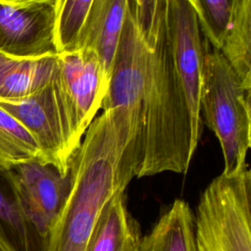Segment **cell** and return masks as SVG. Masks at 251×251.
<instances>
[{"label":"cell","instance_id":"cell-1","mask_svg":"<svg viewBox=\"0 0 251 251\" xmlns=\"http://www.w3.org/2000/svg\"><path fill=\"white\" fill-rule=\"evenodd\" d=\"M142 145L125 107L103 110L85 130L68 167L69 192L47 238V251H84L104 206L137 176Z\"/></svg>","mask_w":251,"mask_h":251},{"label":"cell","instance_id":"cell-2","mask_svg":"<svg viewBox=\"0 0 251 251\" xmlns=\"http://www.w3.org/2000/svg\"><path fill=\"white\" fill-rule=\"evenodd\" d=\"M142 98V160L136 177L185 174L197 148L185 96L175 69L167 0H159L158 21L149 42Z\"/></svg>","mask_w":251,"mask_h":251},{"label":"cell","instance_id":"cell-3","mask_svg":"<svg viewBox=\"0 0 251 251\" xmlns=\"http://www.w3.org/2000/svg\"><path fill=\"white\" fill-rule=\"evenodd\" d=\"M200 87L202 123L216 134L226 175L244 169L251 145V87L244 85L222 52L203 37Z\"/></svg>","mask_w":251,"mask_h":251},{"label":"cell","instance_id":"cell-4","mask_svg":"<svg viewBox=\"0 0 251 251\" xmlns=\"http://www.w3.org/2000/svg\"><path fill=\"white\" fill-rule=\"evenodd\" d=\"M251 172L222 173L206 187L194 218L196 251H251Z\"/></svg>","mask_w":251,"mask_h":251},{"label":"cell","instance_id":"cell-5","mask_svg":"<svg viewBox=\"0 0 251 251\" xmlns=\"http://www.w3.org/2000/svg\"><path fill=\"white\" fill-rule=\"evenodd\" d=\"M109 80L102 62L93 51L78 49L57 53L51 84L72 154L101 109Z\"/></svg>","mask_w":251,"mask_h":251},{"label":"cell","instance_id":"cell-6","mask_svg":"<svg viewBox=\"0 0 251 251\" xmlns=\"http://www.w3.org/2000/svg\"><path fill=\"white\" fill-rule=\"evenodd\" d=\"M3 174L25 219L47 239L69 192L68 174L39 161L19 164Z\"/></svg>","mask_w":251,"mask_h":251},{"label":"cell","instance_id":"cell-7","mask_svg":"<svg viewBox=\"0 0 251 251\" xmlns=\"http://www.w3.org/2000/svg\"><path fill=\"white\" fill-rule=\"evenodd\" d=\"M172 53L177 78L189 110L194 141L202 133L200 87L203 65V37L194 8L187 0H167Z\"/></svg>","mask_w":251,"mask_h":251},{"label":"cell","instance_id":"cell-8","mask_svg":"<svg viewBox=\"0 0 251 251\" xmlns=\"http://www.w3.org/2000/svg\"><path fill=\"white\" fill-rule=\"evenodd\" d=\"M149 60V45L128 7L101 108L125 107L134 118L142 143V98Z\"/></svg>","mask_w":251,"mask_h":251},{"label":"cell","instance_id":"cell-9","mask_svg":"<svg viewBox=\"0 0 251 251\" xmlns=\"http://www.w3.org/2000/svg\"><path fill=\"white\" fill-rule=\"evenodd\" d=\"M56 9L45 3H0V52L18 58L57 54Z\"/></svg>","mask_w":251,"mask_h":251},{"label":"cell","instance_id":"cell-10","mask_svg":"<svg viewBox=\"0 0 251 251\" xmlns=\"http://www.w3.org/2000/svg\"><path fill=\"white\" fill-rule=\"evenodd\" d=\"M0 107L29 131L39 146L43 163L67 175L72 152L66 141L51 82L20 101H0Z\"/></svg>","mask_w":251,"mask_h":251},{"label":"cell","instance_id":"cell-11","mask_svg":"<svg viewBox=\"0 0 251 251\" xmlns=\"http://www.w3.org/2000/svg\"><path fill=\"white\" fill-rule=\"evenodd\" d=\"M128 0H93L71 50L93 51L110 77Z\"/></svg>","mask_w":251,"mask_h":251},{"label":"cell","instance_id":"cell-12","mask_svg":"<svg viewBox=\"0 0 251 251\" xmlns=\"http://www.w3.org/2000/svg\"><path fill=\"white\" fill-rule=\"evenodd\" d=\"M140 237L139 226L127 211L123 191L102 209L84 251H136Z\"/></svg>","mask_w":251,"mask_h":251},{"label":"cell","instance_id":"cell-13","mask_svg":"<svg viewBox=\"0 0 251 251\" xmlns=\"http://www.w3.org/2000/svg\"><path fill=\"white\" fill-rule=\"evenodd\" d=\"M56 56L18 58L0 52V101H20L49 84L56 70Z\"/></svg>","mask_w":251,"mask_h":251},{"label":"cell","instance_id":"cell-14","mask_svg":"<svg viewBox=\"0 0 251 251\" xmlns=\"http://www.w3.org/2000/svg\"><path fill=\"white\" fill-rule=\"evenodd\" d=\"M136 251H196L194 217L188 204L175 200L151 230L140 237Z\"/></svg>","mask_w":251,"mask_h":251},{"label":"cell","instance_id":"cell-15","mask_svg":"<svg viewBox=\"0 0 251 251\" xmlns=\"http://www.w3.org/2000/svg\"><path fill=\"white\" fill-rule=\"evenodd\" d=\"M219 50L244 85L251 87V0H235Z\"/></svg>","mask_w":251,"mask_h":251},{"label":"cell","instance_id":"cell-16","mask_svg":"<svg viewBox=\"0 0 251 251\" xmlns=\"http://www.w3.org/2000/svg\"><path fill=\"white\" fill-rule=\"evenodd\" d=\"M28 161L43 163L39 146L29 131L0 107V172Z\"/></svg>","mask_w":251,"mask_h":251},{"label":"cell","instance_id":"cell-17","mask_svg":"<svg viewBox=\"0 0 251 251\" xmlns=\"http://www.w3.org/2000/svg\"><path fill=\"white\" fill-rule=\"evenodd\" d=\"M0 222L11 229L20 251H47V239L40 237L27 223L13 197L0 191Z\"/></svg>","mask_w":251,"mask_h":251},{"label":"cell","instance_id":"cell-18","mask_svg":"<svg viewBox=\"0 0 251 251\" xmlns=\"http://www.w3.org/2000/svg\"><path fill=\"white\" fill-rule=\"evenodd\" d=\"M93 0H63L57 11L55 42L57 53L71 50Z\"/></svg>","mask_w":251,"mask_h":251},{"label":"cell","instance_id":"cell-19","mask_svg":"<svg viewBox=\"0 0 251 251\" xmlns=\"http://www.w3.org/2000/svg\"><path fill=\"white\" fill-rule=\"evenodd\" d=\"M235 0H198L199 25L203 35L220 49Z\"/></svg>","mask_w":251,"mask_h":251},{"label":"cell","instance_id":"cell-20","mask_svg":"<svg viewBox=\"0 0 251 251\" xmlns=\"http://www.w3.org/2000/svg\"><path fill=\"white\" fill-rule=\"evenodd\" d=\"M159 0H128L135 22L146 42L154 36L158 21Z\"/></svg>","mask_w":251,"mask_h":251},{"label":"cell","instance_id":"cell-21","mask_svg":"<svg viewBox=\"0 0 251 251\" xmlns=\"http://www.w3.org/2000/svg\"><path fill=\"white\" fill-rule=\"evenodd\" d=\"M1 4L9 5H25V4H34V3H45L49 4L56 9V14L58 9L63 3V0H0ZM57 17V16H56Z\"/></svg>","mask_w":251,"mask_h":251},{"label":"cell","instance_id":"cell-22","mask_svg":"<svg viewBox=\"0 0 251 251\" xmlns=\"http://www.w3.org/2000/svg\"><path fill=\"white\" fill-rule=\"evenodd\" d=\"M0 251H20L17 244L0 227Z\"/></svg>","mask_w":251,"mask_h":251},{"label":"cell","instance_id":"cell-23","mask_svg":"<svg viewBox=\"0 0 251 251\" xmlns=\"http://www.w3.org/2000/svg\"><path fill=\"white\" fill-rule=\"evenodd\" d=\"M189 2V4L194 8V10L196 11L197 17L199 18L200 15V10H199V4H198V0H187Z\"/></svg>","mask_w":251,"mask_h":251}]
</instances>
